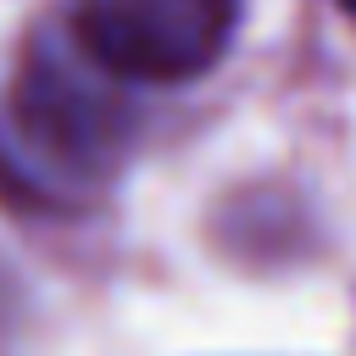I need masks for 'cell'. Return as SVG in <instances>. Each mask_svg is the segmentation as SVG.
<instances>
[{"mask_svg":"<svg viewBox=\"0 0 356 356\" xmlns=\"http://www.w3.org/2000/svg\"><path fill=\"white\" fill-rule=\"evenodd\" d=\"M339 6H345V11H350V17H356V0H339Z\"/></svg>","mask_w":356,"mask_h":356,"instance_id":"3957f363","label":"cell"},{"mask_svg":"<svg viewBox=\"0 0 356 356\" xmlns=\"http://www.w3.org/2000/svg\"><path fill=\"white\" fill-rule=\"evenodd\" d=\"M239 33V0H78L72 39L122 83H195Z\"/></svg>","mask_w":356,"mask_h":356,"instance_id":"7a4b0ae2","label":"cell"},{"mask_svg":"<svg viewBox=\"0 0 356 356\" xmlns=\"http://www.w3.org/2000/svg\"><path fill=\"white\" fill-rule=\"evenodd\" d=\"M122 78L95 67L83 44L39 39L11 83L0 122V167L22 178V195H61L106 178L134 134V111L117 95Z\"/></svg>","mask_w":356,"mask_h":356,"instance_id":"6da1fadb","label":"cell"}]
</instances>
